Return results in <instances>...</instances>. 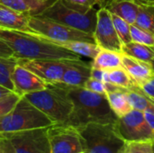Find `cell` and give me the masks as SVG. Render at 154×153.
<instances>
[{
    "instance_id": "cell-1",
    "label": "cell",
    "mask_w": 154,
    "mask_h": 153,
    "mask_svg": "<svg viewBox=\"0 0 154 153\" xmlns=\"http://www.w3.org/2000/svg\"><path fill=\"white\" fill-rule=\"evenodd\" d=\"M2 39L14 51L17 60H80V56L31 31L0 27Z\"/></svg>"
},
{
    "instance_id": "cell-2",
    "label": "cell",
    "mask_w": 154,
    "mask_h": 153,
    "mask_svg": "<svg viewBox=\"0 0 154 153\" xmlns=\"http://www.w3.org/2000/svg\"><path fill=\"white\" fill-rule=\"evenodd\" d=\"M73 111L67 123L76 128L89 123L116 124L118 117L110 107L106 95L97 94L85 87H68Z\"/></svg>"
},
{
    "instance_id": "cell-3",
    "label": "cell",
    "mask_w": 154,
    "mask_h": 153,
    "mask_svg": "<svg viewBox=\"0 0 154 153\" xmlns=\"http://www.w3.org/2000/svg\"><path fill=\"white\" fill-rule=\"evenodd\" d=\"M68 87L61 83L49 84L45 89L23 96L55 124H67L73 111Z\"/></svg>"
},
{
    "instance_id": "cell-4",
    "label": "cell",
    "mask_w": 154,
    "mask_h": 153,
    "mask_svg": "<svg viewBox=\"0 0 154 153\" xmlns=\"http://www.w3.org/2000/svg\"><path fill=\"white\" fill-rule=\"evenodd\" d=\"M84 144V153H123L125 141L116 124L89 123L78 128Z\"/></svg>"
},
{
    "instance_id": "cell-5",
    "label": "cell",
    "mask_w": 154,
    "mask_h": 153,
    "mask_svg": "<svg viewBox=\"0 0 154 153\" xmlns=\"http://www.w3.org/2000/svg\"><path fill=\"white\" fill-rule=\"evenodd\" d=\"M55 123L22 96L14 109L0 120V134L45 128Z\"/></svg>"
},
{
    "instance_id": "cell-6",
    "label": "cell",
    "mask_w": 154,
    "mask_h": 153,
    "mask_svg": "<svg viewBox=\"0 0 154 153\" xmlns=\"http://www.w3.org/2000/svg\"><path fill=\"white\" fill-rule=\"evenodd\" d=\"M28 25L29 31L57 45L72 41H86L96 43L93 35L41 15H30Z\"/></svg>"
},
{
    "instance_id": "cell-7",
    "label": "cell",
    "mask_w": 154,
    "mask_h": 153,
    "mask_svg": "<svg viewBox=\"0 0 154 153\" xmlns=\"http://www.w3.org/2000/svg\"><path fill=\"white\" fill-rule=\"evenodd\" d=\"M97 10L94 7L88 13H81L67 7L60 0H54L38 15L51 19L94 36Z\"/></svg>"
},
{
    "instance_id": "cell-8",
    "label": "cell",
    "mask_w": 154,
    "mask_h": 153,
    "mask_svg": "<svg viewBox=\"0 0 154 153\" xmlns=\"http://www.w3.org/2000/svg\"><path fill=\"white\" fill-rule=\"evenodd\" d=\"M51 153H84V144L78 128L67 124L47 127Z\"/></svg>"
},
{
    "instance_id": "cell-9",
    "label": "cell",
    "mask_w": 154,
    "mask_h": 153,
    "mask_svg": "<svg viewBox=\"0 0 154 153\" xmlns=\"http://www.w3.org/2000/svg\"><path fill=\"white\" fill-rule=\"evenodd\" d=\"M16 153H51L47 127L4 133Z\"/></svg>"
},
{
    "instance_id": "cell-10",
    "label": "cell",
    "mask_w": 154,
    "mask_h": 153,
    "mask_svg": "<svg viewBox=\"0 0 154 153\" xmlns=\"http://www.w3.org/2000/svg\"><path fill=\"white\" fill-rule=\"evenodd\" d=\"M116 125L125 142L153 141L152 129L142 111L133 109L125 115L119 117Z\"/></svg>"
},
{
    "instance_id": "cell-11",
    "label": "cell",
    "mask_w": 154,
    "mask_h": 153,
    "mask_svg": "<svg viewBox=\"0 0 154 153\" xmlns=\"http://www.w3.org/2000/svg\"><path fill=\"white\" fill-rule=\"evenodd\" d=\"M94 38L96 43L101 49L122 52L123 44L115 29L112 14L106 7L97 10Z\"/></svg>"
},
{
    "instance_id": "cell-12",
    "label": "cell",
    "mask_w": 154,
    "mask_h": 153,
    "mask_svg": "<svg viewBox=\"0 0 154 153\" xmlns=\"http://www.w3.org/2000/svg\"><path fill=\"white\" fill-rule=\"evenodd\" d=\"M70 60H18V63L48 84L60 83Z\"/></svg>"
},
{
    "instance_id": "cell-13",
    "label": "cell",
    "mask_w": 154,
    "mask_h": 153,
    "mask_svg": "<svg viewBox=\"0 0 154 153\" xmlns=\"http://www.w3.org/2000/svg\"><path fill=\"white\" fill-rule=\"evenodd\" d=\"M11 79L14 92L19 94L21 96L45 89L49 85L33 72L19 64L18 61L12 71Z\"/></svg>"
},
{
    "instance_id": "cell-14",
    "label": "cell",
    "mask_w": 154,
    "mask_h": 153,
    "mask_svg": "<svg viewBox=\"0 0 154 153\" xmlns=\"http://www.w3.org/2000/svg\"><path fill=\"white\" fill-rule=\"evenodd\" d=\"M91 63H86L81 59L70 60L60 83L69 87H84L91 77Z\"/></svg>"
},
{
    "instance_id": "cell-15",
    "label": "cell",
    "mask_w": 154,
    "mask_h": 153,
    "mask_svg": "<svg viewBox=\"0 0 154 153\" xmlns=\"http://www.w3.org/2000/svg\"><path fill=\"white\" fill-rule=\"evenodd\" d=\"M123 68L128 72L134 83L140 87L154 75L151 63L142 61L122 53Z\"/></svg>"
},
{
    "instance_id": "cell-16",
    "label": "cell",
    "mask_w": 154,
    "mask_h": 153,
    "mask_svg": "<svg viewBox=\"0 0 154 153\" xmlns=\"http://www.w3.org/2000/svg\"><path fill=\"white\" fill-rule=\"evenodd\" d=\"M29 14L14 11L0 4V27L17 31H29Z\"/></svg>"
},
{
    "instance_id": "cell-17",
    "label": "cell",
    "mask_w": 154,
    "mask_h": 153,
    "mask_svg": "<svg viewBox=\"0 0 154 153\" xmlns=\"http://www.w3.org/2000/svg\"><path fill=\"white\" fill-rule=\"evenodd\" d=\"M105 7L111 14L123 18L130 24H134L140 5L133 0H108Z\"/></svg>"
},
{
    "instance_id": "cell-18",
    "label": "cell",
    "mask_w": 154,
    "mask_h": 153,
    "mask_svg": "<svg viewBox=\"0 0 154 153\" xmlns=\"http://www.w3.org/2000/svg\"><path fill=\"white\" fill-rule=\"evenodd\" d=\"M54 0H0V4L29 15H38Z\"/></svg>"
},
{
    "instance_id": "cell-19",
    "label": "cell",
    "mask_w": 154,
    "mask_h": 153,
    "mask_svg": "<svg viewBox=\"0 0 154 153\" xmlns=\"http://www.w3.org/2000/svg\"><path fill=\"white\" fill-rule=\"evenodd\" d=\"M106 96L111 109L118 118L125 115L133 110L125 88L117 87L113 91L107 92Z\"/></svg>"
},
{
    "instance_id": "cell-20",
    "label": "cell",
    "mask_w": 154,
    "mask_h": 153,
    "mask_svg": "<svg viewBox=\"0 0 154 153\" xmlns=\"http://www.w3.org/2000/svg\"><path fill=\"white\" fill-rule=\"evenodd\" d=\"M91 66L92 68H97L105 70L123 68L122 52L101 49L98 54L93 59Z\"/></svg>"
},
{
    "instance_id": "cell-21",
    "label": "cell",
    "mask_w": 154,
    "mask_h": 153,
    "mask_svg": "<svg viewBox=\"0 0 154 153\" xmlns=\"http://www.w3.org/2000/svg\"><path fill=\"white\" fill-rule=\"evenodd\" d=\"M122 53L152 64L154 60V46L131 41L122 46Z\"/></svg>"
},
{
    "instance_id": "cell-22",
    "label": "cell",
    "mask_w": 154,
    "mask_h": 153,
    "mask_svg": "<svg viewBox=\"0 0 154 153\" xmlns=\"http://www.w3.org/2000/svg\"><path fill=\"white\" fill-rule=\"evenodd\" d=\"M60 46L81 56L88 57L90 59H94L98 52L100 51L101 48L94 42L86 41H67L59 44Z\"/></svg>"
},
{
    "instance_id": "cell-23",
    "label": "cell",
    "mask_w": 154,
    "mask_h": 153,
    "mask_svg": "<svg viewBox=\"0 0 154 153\" xmlns=\"http://www.w3.org/2000/svg\"><path fill=\"white\" fill-rule=\"evenodd\" d=\"M126 94L129 102L134 110L144 112L152 104L151 98L138 86L126 89Z\"/></svg>"
},
{
    "instance_id": "cell-24",
    "label": "cell",
    "mask_w": 154,
    "mask_h": 153,
    "mask_svg": "<svg viewBox=\"0 0 154 153\" xmlns=\"http://www.w3.org/2000/svg\"><path fill=\"white\" fill-rule=\"evenodd\" d=\"M139 11L134 24L154 34V5L144 4H139Z\"/></svg>"
},
{
    "instance_id": "cell-25",
    "label": "cell",
    "mask_w": 154,
    "mask_h": 153,
    "mask_svg": "<svg viewBox=\"0 0 154 153\" xmlns=\"http://www.w3.org/2000/svg\"><path fill=\"white\" fill-rule=\"evenodd\" d=\"M108 83L125 89H129L137 86L124 68L108 70Z\"/></svg>"
},
{
    "instance_id": "cell-26",
    "label": "cell",
    "mask_w": 154,
    "mask_h": 153,
    "mask_svg": "<svg viewBox=\"0 0 154 153\" xmlns=\"http://www.w3.org/2000/svg\"><path fill=\"white\" fill-rule=\"evenodd\" d=\"M17 61L18 60L15 58L0 57V85L5 87L6 88L14 92V89L11 79V74Z\"/></svg>"
},
{
    "instance_id": "cell-27",
    "label": "cell",
    "mask_w": 154,
    "mask_h": 153,
    "mask_svg": "<svg viewBox=\"0 0 154 153\" xmlns=\"http://www.w3.org/2000/svg\"><path fill=\"white\" fill-rule=\"evenodd\" d=\"M112 14V20H113V23L115 26V29L117 32V35L122 42V44H126L132 41V38H131V24L126 22L125 20H124L123 18L116 15V14Z\"/></svg>"
},
{
    "instance_id": "cell-28",
    "label": "cell",
    "mask_w": 154,
    "mask_h": 153,
    "mask_svg": "<svg viewBox=\"0 0 154 153\" xmlns=\"http://www.w3.org/2000/svg\"><path fill=\"white\" fill-rule=\"evenodd\" d=\"M130 31L132 41L154 46V34L152 32L135 24H131Z\"/></svg>"
},
{
    "instance_id": "cell-29",
    "label": "cell",
    "mask_w": 154,
    "mask_h": 153,
    "mask_svg": "<svg viewBox=\"0 0 154 153\" xmlns=\"http://www.w3.org/2000/svg\"><path fill=\"white\" fill-rule=\"evenodd\" d=\"M123 153H154L153 141L126 142Z\"/></svg>"
},
{
    "instance_id": "cell-30",
    "label": "cell",
    "mask_w": 154,
    "mask_h": 153,
    "mask_svg": "<svg viewBox=\"0 0 154 153\" xmlns=\"http://www.w3.org/2000/svg\"><path fill=\"white\" fill-rule=\"evenodd\" d=\"M21 96L15 92H11L0 99V120L7 115L21 99Z\"/></svg>"
},
{
    "instance_id": "cell-31",
    "label": "cell",
    "mask_w": 154,
    "mask_h": 153,
    "mask_svg": "<svg viewBox=\"0 0 154 153\" xmlns=\"http://www.w3.org/2000/svg\"><path fill=\"white\" fill-rule=\"evenodd\" d=\"M67 7L81 13H88L96 7L93 0H60Z\"/></svg>"
},
{
    "instance_id": "cell-32",
    "label": "cell",
    "mask_w": 154,
    "mask_h": 153,
    "mask_svg": "<svg viewBox=\"0 0 154 153\" xmlns=\"http://www.w3.org/2000/svg\"><path fill=\"white\" fill-rule=\"evenodd\" d=\"M84 87L87 88L88 90H90V91L97 93V94L106 95V85L103 81H99V80L93 79L90 78L86 82Z\"/></svg>"
},
{
    "instance_id": "cell-33",
    "label": "cell",
    "mask_w": 154,
    "mask_h": 153,
    "mask_svg": "<svg viewBox=\"0 0 154 153\" xmlns=\"http://www.w3.org/2000/svg\"><path fill=\"white\" fill-rule=\"evenodd\" d=\"M91 78L103 81L104 83H108V70L92 68L91 69Z\"/></svg>"
},
{
    "instance_id": "cell-34",
    "label": "cell",
    "mask_w": 154,
    "mask_h": 153,
    "mask_svg": "<svg viewBox=\"0 0 154 153\" xmlns=\"http://www.w3.org/2000/svg\"><path fill=\"white\" fill-rule=\"evenodd\" d=\"M140 87L152 100L154 101V75L149 80L141 85Z\"/></svg>"
},
{
    "instance_id": "cell-35",
    "label": "cell",
    "mask_w": 154,
    "mask_h": 153,
    "mask_svg": "<svg viewBox=\"0 0 154 153\" xmlns=\"http://www.w3.org/2000/svg\"><path fill=\"white\" fill-rule=\"evenodd\" d=\"M143 114H144L146 121L148 122V124L152 129L154 142V103H152V104L150 105V106L143 112Z\"/></svg>"
},
{
    "instance_id": "cell-36",
    "label": "cell",
    "mask_w": 154,
    "mask_h": 153,
    "mask_svg": "<svg viewBox=\"0 0 154 153\" xmlns=\"http://www.w3.org/2000/svg\"><path fill=\"white\" fill-rule=\"evenodd\" d=\"M0 153H16L11 142L3 135L0 140Z\"/></svg>"
},
{
    "instance_id": "cell-37",
    "label": "cell",
    "mask_w": 154,
    "mask_h": 153,
    "mask_svg": "<svg viewBox=\"0 0 154 153\" xmlns=\"http://www.w3.org/2000/svg\"><path fill=\"white\" fill-rule=\"evenodd\" d=\"M0 57L1 58H15L14 53L12 50V49L2 39H0Z\"/></svg>"
},
{
    "instance_id": "cell-38",
    "label": "cell",
    "mask_w": 154,
    "mask_h": 153,
    "mask_svg": "<svg viewBox=\"0 0 154 153\" xmlns=\"http://www.w3.org/2000/svg\"><path fill=\"white\" fill-rule=\"evenodd\" d=\"M11 92H13V91H11L10 89L6 88L5 87H4V86L0 85V99H1V98H3V97H4V96H7V95H8V94H10Z\"/></svg>"
},
{
    "instance_id": "cell-39",
    "label": "cell",
    "mask_w": 154,
    "mask_h": 153,
    "mask_svg": "<svg viewBox=\"0 0 154 153\" xmlns=\"http://www.w3.org/2000/svg\"><path fill=\"white\" fill-rule=\"evenodd\" d=\"M94 1V4L95 5L98 6L99 8L101 7H105L106 6V0H93Z\"/></svg>"
},
{
    "instance_id": "cell-40",
    "label": "cell",
    "mask_w": 154,
    "mask_h": 153,
    "mask_svg": "<svg viewBox=\"0 0 154 153\" xmlns=\"http://www.w3.org/2000/svg\"><path fill=\"white\" fill-rule=\"evenodd\" d=\"M138 4H144V5H154V0H142L139 2H136Z\"/></svg>"
},
{
    "instance_id": "cell-41",
    "label": "cell",
    "mask_w": 154,
    "mask_h": 153,
    "mask_svg": "<svg viewBox=\"0 0 154 153\" xmlns=\"http://www.w3.org/2000/svg\"><path fill=\"white\" fill-rule=\"evenodd\" d=\"M152 69H153V71H154V60H153V61L152 62Z\"/></svg>"
},
{
    "instance_id": "cell-42",
    "label": "cell",
    "mask_w": 154,
    "mask_h": 153,
    "mask_svg": "<svg viewBox=\"0 0 154 153\" xmlns=\"http://www.w3.org/2000/svg\"><path fill=\"white\" fill-rule=\"evenodd\" d=\"M133 1H135V2H139V1H142V0H133Z\"/></svg>"
},
{
    "instance_id": "cell-43",
    "label": "cell",
    "mask_w": 154,
    "mask_h": 153,
    "mask_svg": "<svg viewBox=\"0 0 154 153\" xmlns=\"http://www.w3.org/2000/svg\"><path fill=\"white\" fill-rule=\"evenodd\" d=\"M1 138H2V134H0V140H1Z\"/></svg>"
},
{
    "instance_id": "cell-44",
    "label": "cell",
    "mask_w": 154,
    "mask_h": 153,
    "mask_svg": "<svg viewBox=\"0 0 154 153\" xmlns=\"http://www.w3.org/2000/svg\"><path fill=\"white\" fill-rule=\"evenodd\" d=\"M151 100H152V99H151ZM152 103H154V101H153V100H152Z\"/></svg>"
},
{
    "instance_id": "cell-45",
    "label": "cell",
    "mask_w": 154,
    "mask_h": 153,
    "mask_svg": "<svg viewBox=\"0 0 154 153\" xmlns=\"http://www.w3.org/2000/svg\"><path fill=\"white\" fill-rule=\"evenodd\" d=\"M107 1H108V0H106V3H107Z\"/></svg>"
},
{
    "instance_id": "cell-46",
    "label": "cell",
    "mask_w": 154,
    "mask_h": 153,
    "mask_svg": "<svg viewBox=\"0 0 154 153\" xmlns=\"http://www.w3.org/2000/svg\"><path fill=\"white\" fill-rule=\"evenodd\" d=\"M153 149H154V142H153Z\"/></svg>"
}]
</instances>
